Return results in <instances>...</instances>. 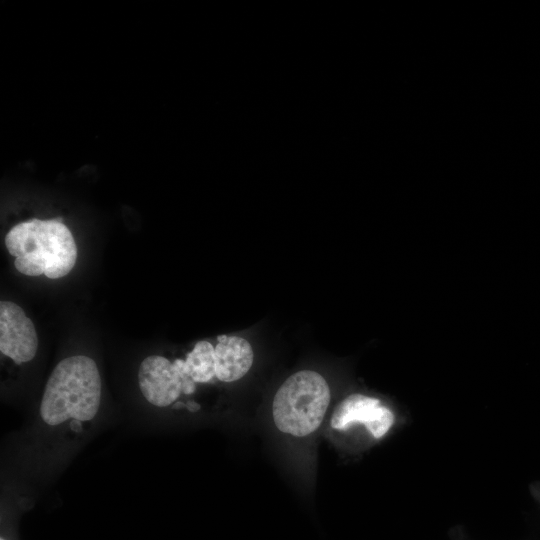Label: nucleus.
I'll use <instances>...</instances> for the list:
<instances>
[{
    "label": "nucleus",
    "instance_id": "obj_1",
    "mask_svg": "<svg viewBox=\"0 0 540 540\" xmlns=\"http://www.w3.org/2000/svg\"><path fill=\"white\" fill-rule=\"evenodd\" d=\"M5 246L15 257V268L32 277H64L77 259L74 237L61 218L18 223L6 234Z\"/></svg>",
    "mask_w": 540,
    "mask_h": 540
},
{
    "label": "nucleus",
    "instance_id": "obj_2",
    "mask_svg": "<svg viewBox=\"0 0 540 540\" xmlns=\"http://www.w3.org/2000/svg\"><path fill=\"white\" fill-rule=\"evenodd\" d=\"M101 378L95 361L84 355L61 360L49 376L41 404L42 420L57 426L70 419L92 420L100 407Z\"/></svg>",
    "mask_w": 540,
    "mask_h": 540
},
{
    "label": "nucleus",
    "instance_id": "obj_3",
    "mask_svg": "<svg viewBox=\"0 0 540 540\" xmlns=\"http://www.w3.org/2000/svg\"><path fill=\"white\" fill-rule=\"evenodd\" d=\"M330 403V388L322 375L302 370L289 376L277 390L272 404L276 427L297 437L314 432Z\"/></svg>",
    "mask_w": 540,
    "mask_h": 540
},
{
    "label": "nucleus",
    "instance_id": "obj_4",
    "mask_svg": "<svg viewBox=\"0 0 540 540\" xmlns=\"http://www.w3.org/2000/svg\"><path fill=\"white\" fill-rule=\"evenodd\" d=\"M185 361L170 362L160 355H150L140 364L138 370L139 388L144 398L156 407H167L174 403L181 393L195 391V382L184 370Z\"/></svg>",
    "mask_w": 540,
    "mask_h": 540
},
{
    "label": "nucleus",
    "instance_id": "obj_5",
    "mask_svg": "<svg viewBox=\"0 0 540 540\" xmlns=\"http://www.w3.org/2000/svg\"><path fill=\"white\" fill-rule=\"evenodd\" d=\"M35 326L24 310L12 301L0 303V351L20 365L31 361L37 352Z\"/></svg>",
    "mask_w": 540,
    "mask_h": 540
},
{
    "label": "nucleus",
    "instance_id": "obj_6",
    "mask_svg": "<svg viewBox=\"0 0 540 540\" xmlns=\"http://www.w3.org/2000/svg\"><path fill=\"white\" fill-rule=\"evenodd\" d=\"M394 421L390 409L379 399L362 394H352L341 401L331 418L334 429L345 430L353 424L366 426L375 438H380L389 430Z\"/></svg>",
    "mask_w": 540,
    "mask_h": 540
},
{
    "label": "nucleus",
    "instance_id": "obj_7",
    "mask_svg": "<svg viewBox=\"0 0 540 540\" xmlns=\"http://www.w3.org/2000/svg\"><path fill=\"white\" fill-rule=\"evenodd\" d=\"M215 346V375L222 382L241 379L253 364L250 343L239 336L220 335Z\"/></svg>",
    "mask_w": 540,
    "mask_h": 540
},
{
    "label": "nucleus",
    "instance_id": "obj_8",
    "mask_svg": "<svg viewBox=\"0 0 540 540\" xmlns=\"http://www.w3.org/2000/svg\"><path fill=\"white\" fill-rule=\"evenodd\" d=\"M184 361V370L195 383H206L216 377L215 347L210 342H197Z\"/></svg>",
    "mask_w": 540,
    "mask_h": 540
},
{
    "label": "nucleus",
    "instance_id": "obj_9",
    "mask_svg": "<svg viewBox=\"0 0 540 540\" xmlns=\"http://www.w3.org/2000/svg\"><path fill=\"white\" fill-rule=\"evenodd\" d=\"M188 408H189L190 410H192V411H195V410L199 409V405L196 404V403H194V402H189V403H188Z\"/></svg>",
    "mask_w": 540,
    "mask_h": 540
}]
</instances>
